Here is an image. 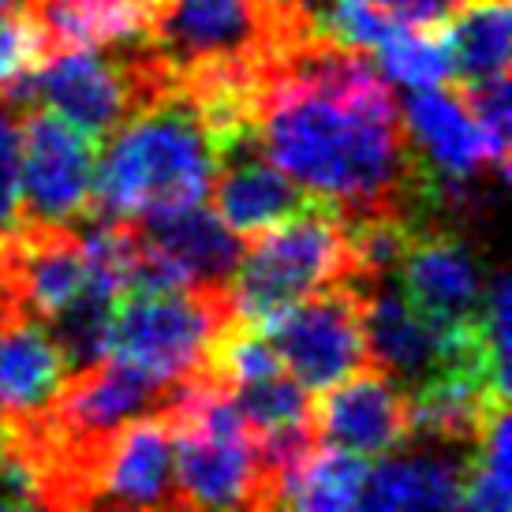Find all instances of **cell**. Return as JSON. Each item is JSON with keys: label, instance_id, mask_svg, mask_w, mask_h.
<instances>
[{"label": "cell", "instance_id": "obj_22", "mask_svg": "<svg viewBox=\"0 0 512 512\" xmlns=\"http://www.w3.org/2000/svg\"><path fill=\"white\" fill-rule=\"evenodd\" d=\"M228 389H232V400H236L243 423L251 427L255 438L314 427L311 393L288 370H277V374H266V378H251V382H236Z\"/></svg>", "mask_w": 512, "mask_h": 512}, {"label": "cell", "instance_id": "obj_17", "mask_svg": "<svg viewBox=\"0 0 512 512\" xmlns=\"http://www.w3.org/2000/svg\"><path fill=\"white\" fill-rule=\"evenodd\" d=\"M468 460L471 453H460V445H441V441H423V449L400 456L385 453L382 464L367 471L359 509H464Z\"/></svg>", "mask_w": 512, "mask_h": 512}, {"label": "cell", "instance_id": "obj_9", "mask_svg": "<svg viewBox=\"0 0 512 512\" xmlns=\"http://www.w3.org/2000/svg\"><path fill=\"white\" fill-rule=\"evenodd\" d=\"M397 288L415 311L438 329H468L483 318L486 277L471 243L449 225L415 228L397 258Z\"/></svg>", "mask_w": 512, "mask_h": 512}, {"label": "cell", "instance_id": "obj_24", "mask_svg": "<svg viewBox=\"0 0 512 512\" xmlns=\"http://www.w3.org/2000/svg\"><path fill=\"white\" fill-rule=\"evenodd\" d=\"M475 453L468 460V483H464V509L475 512H505L509 509V408L490 415Z\"/></svg>", "mask_w": 512, "mask_h": 512}, {"label": "cell", "instance_id": "obj_21", "mask_svg": "<svg viewBox=\"0 0 512 512\" xmlns=\"http://www.w3.org/2000/svg\"><path fill=\"white\" fill-rule=\"evenodd\" d=\"M116 303H120V292H113L109 285L86 277V285L75 292L72 303L53 314L49 333L57 337L60 352L68 359V374L109 356Z\"/></svg>", "mask_w": 512, "mask_h": 512}, {"label": "cell", "instance_id": "obj_26", "mask_svg": "<svg viewBox=\"0 0 512 512\" xmlns=\"http://www.w3.org/2000/svg\"><path fill=\"white\" fill-rule=\"evenodd\" d=\"M45 60V34L30 8L0 12V94H12Z\"/></svg>", "mask_w": 512, "mask_h": 512}, {"label": "cell", "instance_id": "obj_23", "mask_svg": "<svg viewBox=\"0 0 512 512\" xmlns=\"http://www.w3.org/2000/svg\"><path fill=\"white\" fill-rule=\"evenodd\" d=\"M370 53L378 57V72L389 75L393 83L408 86V90L441 86L445 79H453L449 49H445V38L438 30H419L397 23Z\"/></svg>", "mask_w": 512, "mask_h": 512}, {"label": "cell", "instance_id": "obj_29", "mask_svg": "<svg viewBox=\"0 0 512 512\" xmlns=\"http://www.w3.org/2000/svg\"><path fill=\"white\" fill-rule=\"evenodd\" d=\"M8 453H12V427L0 419V460H4Z\"/></svg>", "mask_w": 512, "mask_h": 512}, {"label": "cell", "instance_id": "obj_30", "mask_svg": "<svg viewBox=\"0 0 512 512\" xmlns=\"http://www.w3.org/2000/svg\"><path fill=\"white\" fill-rule=\"evenodd\" d=\"M139 4H143L146 12H150V19H157V15H161L165 8H169L172 0H139Z\"/></svg>", "mask_w": 512, "mask_h": 512}, {"label": "cell", "instance_id": "obj_8", "mask_svg": "<svg viewBox=\"0 0 512 512\" xmlns=\"http://www.w3.org/2000/svg\"><path fill=\"white\" fill-rule=\"evenodd\" d=\"M404 128L445 214L471 199L486 169L498 172L501 184L509 180L490 150V139L471 120L456 90H445V86L412 90V98L404 101Z\"/></svg>", "mask_w": 512, "mask_h": 512}, {"label": "cell", "instance_id": "obj_2", "mask_svg": "<svg viewBox=\"0 0 512 512\" xmlns=\"http://www.w3.org/2000/svg\"><path fill=\"white\" fill-rule=\"evenodd\" d=\"M217 150L199 105L180 83L150 101L98 150L90 214L139 221L199 206L210 195Z\"/></svg>", "mask_w": 512, "mask_h": 512}, {"label": "cell", "instance_id": "obj_5", "mask_svg": "<svg viewBox=\"0 0 512 512\" xmlns=\"http://www.w3.org/2000/svg\"><path fill=\"white\" fill-rule=\"evenodd\" d=\"M232 314L228 288H128L116 303L109 356L176 389L202 374L210 344Z\"/></svg>", "mask_w": 512, "mask_h": 512}, {"label": "cell", "instance_id": "obj_4", "mask_svg": "<svg viewBox=\"0 0 512 512\" xmlns=\"http://www.w3.org/2000/svg\"><path fill=\"white\" fill-rule=\"evenodd\" d=\"M180 83L154 42L116 49H64L45 57L12 90L19 105H45L105 143L120 124Z\"/></svg>", "mask_w": 512, "mask_h": 512}, {"label": "cell", "instance_id": "obj_16", "mask_svg": "<svg viewBox=\"0 0 512 512\" xmlns=\"http://www.w3.org/2000/svg\"><path fill=\"white\" fill-rule=\"evenodd\" d=\"M206 199H214V214L236 236L247 240V236L303 210L314 195L292 184L285 172L262 154L258 139H243L217 157L214 184H210Z\"/></svg>", "mask_w": 512, "mask_h": 512}, {"label": "cell", "instance_id": "obj_25", "mask_svg": "<svg viewBox=\"0 0 512 512\" xmlns=\"http://www.w3.org/2000/svg\"><path fill=\"white\" fill-rule=\"evenodd\" d=\"M456 94L464 101V109L471 113V120L483 128V135L490 139V150L498 157L501 172L509 176V75H490V79H468L456 86Z\"/></svg>", "mask_w": 512, "mask_h": 512}, {"label": "cell", "instance_id": "obj_10", "mask_svg": "<svg viewBox=\"0 0 512 512\" xmlns=\"http://www.w3.org/2000/svg\"><path fill=\"white\" fill-rule=\"evenodd\" d=\"M86 285V251L75 225L19 221L0 232V307L53 322Z\"/></svg>", "mask_w": 512, "mask_h": 512}, {"label": "cell", "instance_id": "obj_14", "mask_svg": "<svg viewBox=\"0 0 512 512\" xmlns=\"http://www.w3.org/2000/svg\"><path fill=\"white\" fill-rule=\"evenodd\" d=\"M68 382V359L49 322L0 311V419L12 430L42 419Z\"/></svg>", "mask_w": 512, "mask_h": 512}, {"label": "cell", "instance_id": "obj_13", "mask_svg": "<svg viewBox=\"0 0 512 512\" xmlns=\"http://www.w3.org/2000/svg\"><path fill=\"white\" fill-rule=\"evenodd\" d=\"M150 42L172 72L225 57H251L270 49V23L258 0H172L154 19Z\"/></svg>", "mask_w": 512, "mask_h": 512}, {"label": "cell", "instance_id": "obj_27", "mask_svg": "<svg viewBox=\"0 0 512 512\" xmlns=\"http://www.w3.org/2000/svg\"><path fill=\"white\" fill-rule=\"evenodd\" d=\"M19 169H23V105L12 94H0V232L23 221Z\"/></svg>", "mask_w": 512, "mask_h": 512}, {"label": "cell", "instance_id": "obj_6", "mask_svg": "<svg viewBox=\"0 0 512 512\" xmlns=\"http://www.w3.org/2000/svg\"><path fill=\"white\" fill-rule=\"evenodd\" d=\"M363 292L359 285H326L296 299L258 326L281 356V367L307 393H322L348 374L370 367L363 333Z\"/></svg>", "mask_w": 512, "mask_h": 512}, {"label": "cell", "instance_id": "obj_28", "mask_svg": "<svg viewBox=\"0 0 512 512\" xmlns=\"http://www.w3.org/2000/svg\"><path fill=\"white\" fill-rule=\"evenodd\" d=\"M374 4L393 15L397 23H404V27L441 30L464 0H374Z\"/></svg>", "mask_w": 512, "mask_h": 512}, {"label": "cell", "instance_id": "obj_3", "mask_svg": "<svg viewBox=\"0 0 512 512\" xmlns=\"http://www.w3.org/2000/svg\"><path fill=\"white\" fill-rule=\"evenodd\" d=\"M341 281L359 288L374 285L359 266L337 206L311 199L292 217L247 236L236 273L228 281V299L240 318L262 322L288 303Z\"/></svg>", "mask_w": 512, "mask_h": 512}, {"label": "cell", "instance_id": "obj_7", "mask_svg": "<svg viewBox=\"0 0 512 512\" xmlns=\"http://www.w3.org/2000/svg\"><path fill=\"white\" fill-rule=\"evenodd\" d=\"M101 143L68 124L60 113L23 105V169H19V206L23 221L75 225L90 217L94 172Z\"/></svg>", "mask_w": 512, "mask_h": 512}, {"label": "cell", "instance_id": "obj_1", "mask_svg": "<svg viewBox=\"0 0 512 512\" xmlns=\"http://www.w3.org/2000/svg\"><path fill=\"white\" fill-rule=\"evenodd\" d=\"M255 139L292 184L337 206L344 225L378 214L438 225L445 214L393 86L363 49L326 34L262 57Z\"/></svg>", "mask_w": 512, "mask_h": 512}, {"label": "cell", "instance_id": "obj_12", "mask_svg": "<svg viewBox=\"0 0 512 512\" xmlns=\"http://www.w3.org/2000/svg\"><path fill=\"white\" fill-rule=\"evenodd\" d=\"M311 412L322 445H337L367 460L397 453L412 438L408 393L378 367H363L344 382L322 389V397L311 400Z\"/></svg>", "mask_w": 512, "mask_h": 512}, {"label": "cell", "instance_id": "obj_11", "mask_svg": "<svg viewBox=\"0 0 512 512\" xmlns=\"http://www.w3.org/2000/svg\"><path fill=\"white\" fill-rule=\"evenodd\" d=\"M86 509H176L172 427L161 408L128 419L98 445Z\"/></svg>", "mask_w": 512, "mask_h": 512}, {"label": "cell", "instance_id": "obj_18", "mask_svg": "<svg viewBox=\"0 0 512 512\" xmlns=\"http://www.w3.org/2000/svg\"><path fill=\"white\" fill-rule=\"evenodd\" d=\"M45 57L64 49H116L150 42L154 19L139 0H30Z\"/></svg>", "mask_w": 512, "mask_h": 512}, {"label": "cell", "instance_id": "obj_19", "mask_svg": "<svg viewBox=\"0 0 512 512\" xmlns=\"http://www.w3.org/2000/svg\"><path fill=\"white\" fill-rule=\"evenodd\" d=\"M441 30L456 83L509 75V0H464Z\"/></svg>", "mask_w": 512, "mask_h": 512}, {"label": "cell", "instance_id": "obj_15", "mask_svg": "<svg viewBox=\"0 0 512 512\" xmlns=\"http://www.w3.org/2000/svg\"><path fill=\"white\" fill-rule=\"evenodd\" d=\"M135 232L146 255H154L180 285L228 288L243 255L240 236L217 214L202 210V202L176 214L139 217Z\"/></svg>", "mask_w": 512, "mask_h": 512}, {"label": "cell", "instance_id": "obj_31", "mask_svg": "<svg viewBox=\"0 0 512 512\" xmlns=\"http://www.w3.org/2000/svg\"><path fill=\"white\" fill-rule=\"evenodd\" d=\"M0 311H4V307H0Z\"/></svg>", "mask_w": 512, "mask_h": 512}, {"label": "cell", "instance_id": "obj_20", "mask_svg": "<svg viewBox=\"0 0 512 512\" xmlns=\"http://www.w3.org/2000/svg\"><path fill=\"white\" fill-rule=\"evenodd\" d=\"M367 456L348 453L329 445L322 449V441L311 453L296 464V471L281 486V505L307 512H344L359 509V494L367 483Z\"/></svg>", "mask_w": 512, "mask_h": 512}]
</instances>
